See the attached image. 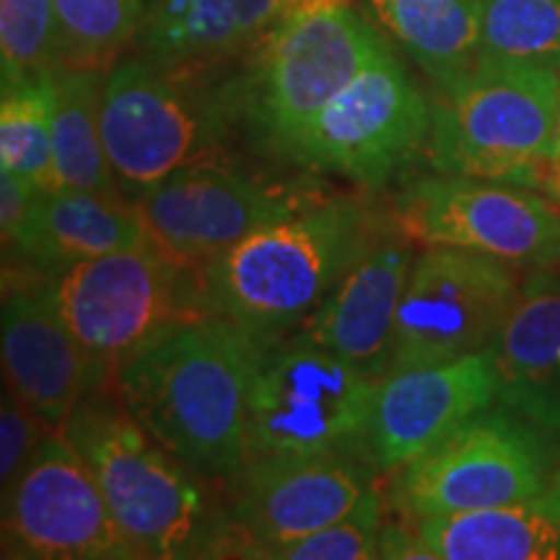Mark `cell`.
<instances>
[{
	"label": "cell",
	"instance_id": "cell-15",
	"mask_svg": "<svg viewBox=\"0 0 560 560\" xmlns=\"http://www.w3.org/2000/svg\"><path fill=\"white\" fill-rule=\"evenodd\" d=\"M374 472L355 452L247 462L229 478V511L240 532L234 556L249 558L342 520L374 488Z\"/></svg>",
	"mask_w": 560,
	"mask_h": 560
},
{
	"label": "cell",
	"instance_id": "cell-11",
	"mask_svg": "<svg viewBox=\"0 0 560 560\" xmlns=\"http://www.w3.org/2000/svg\"><path fill=\"white\" fill-rule=\"evenodd\" d=\"M522 283L520 265L482 252L459 247L418 252L397 310L389 371L490 350Z\"/></svg>",
	"mask_w": 560,
	"mask_h": 560
},
{
	"label": "cell",
	"instance_id": "cell-2",
	"mask_svg": "<svg viewBox=\"0 0 560 560\" xmlns=\"http://www.w3.org/2000/svg\"><path fill=\"white\" fill-rule=\"evenodd\" d=\"M60 431L86 462L138 560L234 556L240 532L208 475L161 446L115 389L89 392Z\"/></svg>",
	"mask_w": 560,
	"mask_h": 560
},
{
	"label": "cell",
	"instance_id": "cell-7",
	"mask_svg": "<svg viewBox=\"0 0 560 560\" xmlns=\"http://www.w3.org/2000/svg\"><path fill=\"white\" fill-rule=\"evenodd\" d=\"M387 42L350 3L291 16L255 42L242 86L252 128L289 159L314 117L348 86Z\"/></svg>",
	"mask_w": 560,
	"mask_h": 560
},
{
	"label": "cell",
	"instance_id": "cell-26",
	"mask_svg": "<svg viewBox=\"0 0 560 560\" xmlns=\"http://www.w3.org/2000/svg\"><path fill=\"white\" fill-rule=\"evenodd\" d=\"M0 170L30 179L42 192L58 190L52 145V75L3 81Z\"/></svg>",
	"mask_w": 560,
	"mask_h": 560
},
{
	"label": "cell",
	"instance_id": "cell-33",
	"mask_svg": "<svg viewBox=\"0 0 560 560\" xmlns=\"http://www.w3.org/2000/svg\"><path fill=\"white\" fill-rule=\"evenodd\" d=\"M540 190L545 195H550V198L560 206V112H558V125H556V136H552V143H550L548 161H545Z\"/></svg>",
	"mask_w": 560,
	"mask_h": 560
},
{
	"label": "cell",
	"instance_id": "cell-4",
	"mask_svg": "<svg viewBox=\"0 0 560 560\" xmlns=\"http://www.w3.org/2000/svg\"><path fill=\"white\" fill-rule=\"evenodd\" d=\"M558 112L560 70L478 60L433 104L425 153L439 174L540 190Z\"/></svg>",
	"mask_w": 560,
	"mask_h": 560
},
{
	"label": "cell",
	"instance_id": "cell-8",
	"mask_svg": "<svg viewBox=\"0 0 560 560\" xmlns=\"http://www.w3.org/2000/svg\"><path fill=\"white\" fill-rule=\"evenodd\" d=\"M376 384L369 371L293 335L268 342L249 392L247 462L325 452L363 457Z\"/></svg>",
	"mask_w": 560,
	"mask_h": 560
},
{
	"label": "cell",
	"instance_id": "cell-23",
	"mask_svg": "<svg viewBox=\"0 0 560 560\" xmlns=\"http://www.w3.org/2000/svg\"><path fill=\"white\" fill-rule=\"evenodd\" d=\"M136 50L166 70L208 75L252 45L234 0H151Z\"/></svg>",
	"mask_w": 560,
	"mask_h": 560
},
{
	"label": "cell",
	"instance_id": "cell-30",
	"mask_svg": "<svg viewBox=\"0 0 560 560\" xmlns=\"http://www.w3.org/2000/svg\"><path fill=\"white\" fill-rule=\"evenodd\" d=\"M55 429L5 387L0 400V493H9Z\"/></svg>",
	"mask_w": 560,
	"mask_h": 560
},
{
	"label": "cell",
	"instance_id": "cell-1",
	"mask_svg": "<svg viewBox=\"0 0 560 560\" xmlns=\"http://www.w3.org/2000/svg\"><path fill=\"white\" fill-rule=\"evenodd\" d=\"M265 346L210 314L122 363L112 389L161 446L229 480L247 462L249 392Z\"/></svg>",
	"mask_w": 560,
	"mask_h": 560
},
{
	"label": "cell",
	"instance_id": "cell-34",
	"mask_svg": "<svg viewBox=\"0 0 560 560\" xmlns=\"http://www.w3.org/2000/svg\"><path fill=\"white\" fill-rule=\"evenodd\" d=\"M552 486H556L558 490H560V462H558V467H556V472H552Z\"/></svg>",
	"mask_w": 560,
	"mask_h": 560
},
{
	"label": "cell",
	"instance_id": "cell-22",
	"mask_svg": "<svg viewBox=\"0 0 560 560\" xmlns=\"http://www.w3.org/2000/svg\"><path fill=\"white\" fill-rule=\"evenodd\" d=\"M400 50L423 70L436 94L457 86L480 52L482 0H366Z\"/></svg>",
	"mask_w": 560,
	"mask_h": 560
},
{
	"label": "cell",
	"instance_id": "cell-10",
	"mask_svg": "<svg viewBox=\"0 0 560 560\" xmlns=\"http://www.w3.org/2000/svg\"><path fill=\"white\" fill-rule=\"evenodd\" d=\"M431 122L433 104L387 47L314 117L289 161L382 190L429 151Z\"/></svg>",
	"mask_w": 560,
	"mask_h": 560
},
{
	"label": "cell",
	"instance_id": "cell-27",
	"mask_svg": "<svg viewBox=\"0 0 560 560\" xmlns=\"http://www.w3.org/2000/svg\"><path fill=\"white\" fill-rule=\"evenodd\" d=\"M478 60L560 70V0H482Z\"/></svg>",
	"mask_w": 560,
	"mask_h": 560
},
{
	"label": "cell",
	"instance_id": "cell-19",
	"mask_svg": "<svg viewBox=\"0 0 560 560\" xmlns=\"http://www.w3.org/2000/svg\"><path fill=\"white\" fill-rule=\"evenodd\" d=\"M499 402L560 436V265L532 268L493 346Z\"/></svg>",
	"mask_w": 560,
	"mask_h": 560
},
{
	"label": "cell",
	"instance_id": "cell-14",
	"mask_svg": "<svg viewBox=\"0 0 560 560\" xmlns=\"http://www.w3.org/2000/svg\"><path fill=\"white\" fill-rule=\"evenodd\" d=\"M132 202L151 242L198 270L252 231L310 206L219 156L179 170Z\"/></svg>",
	"mask_w": 560,
	"mask_h": 560
},
{
	"label": "cell",
	"instance_id": "cell-25",
	"mask_svg": "<svg viewBox=\"0 0 560 560\" xmlns=\"http://www.w3.org/2000/svg\"><path fill=\"white\" fill-rule=\"evenodd\" d=\"M149 0H55L58 70L107 75L136 45Z\"/></svg>",
	"mask_w": 560,
	"mask_h": 560
},
{
	"label": "cell",
	"instance_id": "cell-24",
	"mask_svg": "<svg viewBox=\"0 0 560 560\" xmlns=\"http://www.w3.org/2000/svg\"><path fill=\"white\" fill-rule=\"evenodd\" d=\"M102 73H52V145L58 190L122 195L102 138Z\"/></svg>",
	"mask_w": 560,
	"mask_h": 560
},
{
	"label": "cell",
	"instance_id": "cell-29",
	"mask_svg": "<svg viewBox=\"0 0 560 560\" xmlns=\"http://www.w3.org/2000/svg\"><path fill=\"white\" fill-rule=\"evenodd\" d=\"M384 501L376 488H371L359 506L342 520L327 524L296 540L268 545L252 552L249 558L268 560H371L380 558Z\"/></svg>",
	"mask_w": 560,
	"mask_h": 560
},
{
	"label": "cell",
	"instance_id": "cell-28",
	"mask_svg": "<svg viewBox=\"0 0 560 560\" xmlns=\"http://www.w3.org/2000/svg\"><path fill=\"white\" fill-rule=\"evenodd\" d=\"M3 81L45 79L58 70L55 0H0Z\"/></svg>",
	"mask_w": 560,
	"mask_h": 560
},
{
	"label": "cell",
	"instance_id": "cell-9",
	"mask_svg": "<svg viewBox=\"0 0 560 560\" xmlns=\"http://www.w3.org/2000/svg\"><path fill=\"white\" fill-rule=\"evenodd\" d=\"M545 436L503 405L482 410L431 452L395 470L389 509L418 522L535 499L552 488Z\"/></svg>",
	"mask_w": 560,
	"mask_h": 560
},
{
	"label": "cell",
	"instance_id": "cell-31",
	"mask_svg": "<svg viewBox=\"0 0 560 560\" xmlns=\"http://www.w3.org/2000/svg\"><path fill=\"white\" fill-rule=\"evenodd\" d=\"M39 198L42 190L30 179L0 170V234H3L5 260L16 255L24 242L34 213H37Z\"/></svg>",
	"mask_w": 560,
	"mask_h": 560
},
{
	"label": "cell",
	"instance_id": "cell-3",
	"mask_svg": "<svg viewBox=\"0 0 560 560\" xmlns=\"http://www.w3.org/2000/svg\"><path fill=\"white\" fill-rule=\"evenodd\" d=\"M380 229L359 200L299 208L202 265L210 310L262 342L285 338L319 310Z\"/></svg>",
	"mask_w": 560,
	"mask_h": 560
},
{
	"label": "cell",
	"instance_id": "cell-18",
	"mask_svg": "<svg viewBox=\"0 0 560 560\" xmlns=\"http://www.w3.org/2000/svg\"><path fill=\"white\" fill-rule=\"evenodd\" d=\"M416 262V242L380 229L361 257L293 338L327 348L382 380L389 371L397 310Z\"/></svg>",
	"mask_w": 560,
	"mask_h": 560
},
{
	"label": "cell",
	"instance_id": "cell-20",
	"mask_svg": "<svg viewBox=\"0 0 560 560\" xmlns=\"http://www.w3.org/2000/svg\"><path fill=\"white\" fill-rule=\"evenodd\" d=\"M151 244L132 200L89 190H52L42 192L13 260L60 276L73 265Z\"/></svg>",
	"mask_w": 560,
	"mask_h": 560
},
{
	"label": "cell",
	"instance_id": "cell-12",
	"mask_svg": "<svg viewBox=\"0 0 560 560\" xmlns=\"http://www.w3.org/2000/svg\"><path fill=\"white\" fill-rule=\"evenodd\" d=\"M395 226L423 247H459L520 268L560 265V206L514 182L425 177L395 200Z\"/></svg>",
	"mask_w": 560,
	"mask_h": 560
},
{
	"label": "cell",
	"instance_id": "cell-17",
	"mask_svg": "<svg viewBox=\"0 0 560 560\" xmlns=\"http://www.w3.org/2000/svg\"><path fill=\"white\" fill-rule=\"evenodd\" d=\"M5 387L55 431L89 392L104 387L86 350L62 322L45 285H9L0 317Z\"/></svg>",
	"mask_w": 560,
	"mask_h": 560
},
{
	"label": "cell",
	"instance_id": "cell-6",
	"mask_svg": "<svg viewBox=\"0 0 560 560\" xmlns=\"http://www.w3.org/2000/svg\"><path fill=\"white\" fill-rule=\"evenodd\" d=\"M206 79L166 70L140 55L104 75V149L117 187L130 200L179 170L219 156L229 138L231 104Z\"/></svg>",
	"mask_w": 560,
	"mask_h": 560
},
{
	"label": "cell",
	"instance_id": "cell-16",
	"mask_svg": "<svg viewBox=\"0 0 560 560\" xmlns=\"http://www.w3.org/2000/svg\"><path fill=\"white\" fill-rule=\"evenodd\" d=\"M499 402L493 348L465 359L384 374L374 392L363 459L395 472Z\"/></svg>",
	"mask_w": 560,
	"mask_h": 560
},
{
	"label": "cell",
	"instance_id": "cell-5",
	"mask_svg": "<svg viewBox=\"0 0 560 560\" xmlns=\"http://www.w3.org/2000/svg\"><path fill=\"white\" fill-rule=\"evenodd\" d=\"M47 289L104 387H112L122 363L213 314L200 270L174 260L156 244L73 265Z\"/></svg>",
	"mask_w": 560,
	"mask_h": 560
},
{
	"label": "cell",
	"instance_id": "cell-32",
	"mask_svg": "<svg viewBox=\"0 0 560 560\" xmlns=\"http://www.w3.org/2000/svg\"><path fill=\"white\" fill-rule=\"evenodd\" d=\"M342 3H350V0H234V9L240 13L249 45L255 47L257 39L265 37L270 30H276L278 24H283L291 16Z\"/></svg>",
	"mask_w": 560,
	"mask_h": 560
},
{
	"label": "cell",
	"instance_id": "cell-13",
	"mask_svg": "<svg viewBox=\"0 0 560 560\" xmlns=\"http://www.w3.org/2000/svg\"><path fill=\"white\" fill-rule=\"evenodd\" d=\"M3 558L138 560L62 431L47 436L3 495Z\"/></svg>",
	"mask_w": 560,
	"mask_h": 560
},
{
	"label": "cell",
	"instance_id": "cell-21",
	"mask_svg": "<svg viewBox=\"0 0 560 560\" xmlns=\"http://www.w3.org/2000/svg\"><path fill=\"white\" fill-rule=\"evenodd\" d=\"M429 560H560V490L503 506L412 522Z\"/></svg>",
	"mask_w": 560,
	"mask_h": 560
}]
</instances>
